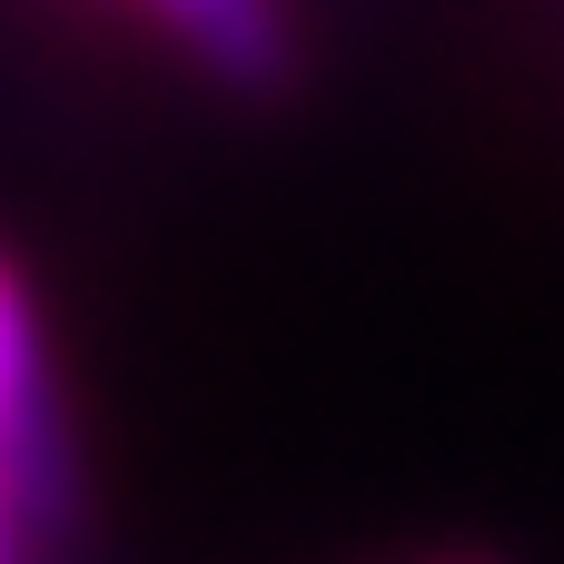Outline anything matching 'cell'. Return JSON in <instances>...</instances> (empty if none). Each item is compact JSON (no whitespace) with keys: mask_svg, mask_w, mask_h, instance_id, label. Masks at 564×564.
<instances>
[{"mask_svg":"<svg viewBox=\"0 0 564 564\" xmlns=\"http://www.w3.org/2000/svg\"><path fill=\"white\" fill-rule=\"evenodd\" d=\"M0 476L30 506V525H59L69 516V486H79L69 476V426H59L40 317H30V288H20L10 258H0Z\"/></svg>","mask_w":564,"mask_h":564,"instance_id":"1","label":"cell"},{"mask_svg":"<svg viewBox=\"0 0 564 564\" xmlns=\"http://www.w3.org/2000/svg\"><path fill=\"white\" fill-rule=\"evenodd\" d=\"M20 535H30V506H20L10 476H0V564H20Z\"/></svg>","mask_w":564,"mask_h":564,"instance_id":"2","label":"cell"}]
</instances>
